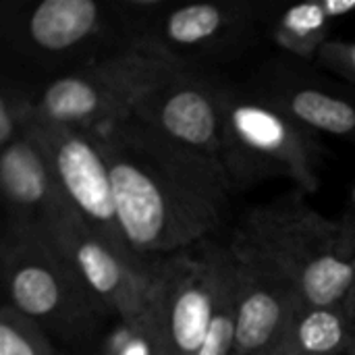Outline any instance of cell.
<instances>
[{"label": "cell", "mask_w": 355, "mask_h": 355, "mask_svg": "<svg viewBox=\"0 0 355 355\" xmlns=\"http://www.w3.org/2000/svg\"><path fill=\"white\" fill-rule=\"evenodd\" d=\"M94 135L110 171L121 233L139 262L156 266L220 227L233 183L216 160L173 144L133 114Z\"/></svg>", "instance_id": "cell-1"}, {"label": "cell", "mask_w": 355, "mask_h": 355, "mask_svg": "<svg viewBox=\"0 0 355 355\" xmlns=\"http://www.w3.org/2000/svg\"><path fill=\"white\" fill-rule=\"evenodd\" d=\"M231 252L287 281L310 306H341L355 283V227L320 216L300 193L248 212Z\"/></svg>", "instance_id": "cell-2"}, {"label": "cell", "mask_w": 355, "mask_h": 355, "mask_svg": "<svg viewBox=\"0 0 355 355\" xmlns=\"http://www.w3.org/2000/svg\"><path fill=\"white\" fill-rule=\"evenodd\" d=\"M183 71L185 64L162 42L133 40L100 62L54 79L33 104L35 114L94 131L129 116L146 94Z\"/></svg>", "instance_id": "cell-3"}, {"label": "cell", "mask_w": 355, "mask_h": 355, "mask_svg": "<svg viewBox=\"0 0 355 355\" xmlns=\"http://www.w3.org/2000/svg\"><path fill=\"white\" fill-rule=\"evenodd\" d=\"M2 266L6 304L48 337L83 343L106 318L48 235L8 229L2 243Z\"/></svg>", "instance_id": "cell-4"}, {"label": "cell", "mask_w": 355, "mask_h": 355, "mask_svg": "<svg viewBox=\"0 0 355 355\" xmlns=\"http://www.w3.org/2000/svg\"><path fill=\"white\" fill-rule=\"evenodd\" d=\"M237 281V260L210 241L156 264L146 322L158 355H196Z\"/></svg>", "instance_id": "cell-5"}, {"label": "cell", "mask_w": 355, "mask_h": 355, "mask_svg": "<svg viewBox=\"0 0 355 355\" xmlns=\"http://www.w3.org/2000/svg\"><path fill=\"white\" fill-rule=\"evenodd\" d=\"M223 168L233 185L289 177L302 189L318 187V156L297 123L275 106L227 96Z\"/></svg>", "instance_id": "cell-6"}, {"label": "cell", "mask_w": 355, "mask_h": 355, "mask_svg": "<svg viewBox=\"0 0 355 355\" xmlns=\"http://www.w3.org/2000/svg\"><path fill=\"white\" fill-rule=\"evenodd\" d=\"M23 131L40 144L58 189L85 227L123 258L144 264L131 254L121 233L110 171L94 131L44 121L35 114V106Z\"/></svg>", "instance_id": "cell-7"}, {"label": "cell", "mask_w": 355, "mask_h": 355, "mask_svg": "<svg viewBox=\"0 0 355 355\" xmlns=\"http://www.w3.org/2000/svg\"><path fill=\"white\" fill-rule=\"evenodd\" d=\"M106 318H146L156 266L135 264L94 235L77 212H69L50 235Z\"/></svg>", "instance_id": "cell-8"}, {"label": "cell", "mask_w": 355, "mask_h": 355, "mask_svg": "<svg viewBox=\"0 0 355 355\" xmlns=\"http://www.w3.org/2000/svg\"><path fill=\"white\" fill-rule=\"evenodd\" d=\"M225 108V94L183 71L146 94L131 114L173 144L223 166Z\"/></svg>", "instance_id": "cell-9"}, {"label": "cell", "mask_w": 355, "mask_h": 355, "mask_svg": "<svg viewBox=\"0 0 355 355\" xmlns=\"http://www.w3.org/2000/svg\"><path fill=\"white\" fill-rule=\"evenodd\" d=\"M0 187L10 220L8 229L50 237L60 220L75 212L58 189L40 144L25 131L2 148Z\"/></svg>", "instance_id": "cell-10"}, {"label": "cell", "mask_w": 355, "mask_h": 355, "mask_svg": "<svg viewBox=\"0 0 355 355\" xmlns=\"http://www.w3.org/2000/svg\"><path fill=\"white\" fill-rule=\"evenodd\" d=\"M300 304L287 281L237 260L235 355H275Z\"/></svg>", "instance_id": "cell-11"}, {"label": "cell", "mask_w": 355, "mask_h": 355, "mask_svg": "<svg viewBox=\"0 0 355 355\" xmlns=\"http://www.w3.org/2000/svg\"><path fill=\"white\" fill-rule=\"evenodd\" d=\"M102 19L94 0H44L27 17V35L46 52H67L96 35Z\"/></svg>", "instance_id": "cell-12"}, {"label": "cell", "mask_w": 355, "mask_h": 355, "mask_svg": "<svg viewBox=\"0 0 355 355\" xmlns=\"http://www.w3.org/2000/svg\"><path fill=\"white\" fill-rule=\"evenodd\" d=\"M354 322L345 306L300 304L275 355H347Z\"/></svg>", "instance_id": "cell-13"}, {"label": "cell", "mask_w": 355, "mask_h": 355, "mask_svg": "<svg viewBox=\"0 0 355 355\" xmlns=\"http://www.w3.org/2000/svg\"><path fill=\"white\" fill-rule=\"evenodd\" d=\"M287 114L314 131L349 137L355 135V106L320 89H295L287 100Z\"/></svg>", "instance_id": "cell-14"}, {"label": "cell", "mask_w": 355, "mask_h": 355, "mask_svg": "<svg viewBox=\"0 0 355 355\" xmlns=\"http://www.w3.org/2000/svg\"><path fill=\"white\" fill-rule=\"evenodd\" d=\"M231 21V12L220 4H189L164 19L162 33L175 46L196 48L216 40Z\"/></svg>", "instance_id": "cell-15"}, {"label": "cell", "mask_w": 355, "mask_h": 355, "mask_svg": "<svg viewBox=\"0 0 355 355\" xmlns=\"http://www.w3.org/2000/svg\"><path fill=\"white\" fill-rule=\"evenodd\" d=\"M331 17L324 10L322 2H308L289 8L279 23V40L302 54H308L310 50H318L322 44V37L327 33Z\"/></svg>", "instance_id": "cell-16"}, {"label": "cell", "mask_w": 355, "mask_h": 355, "mask_svg": "<svg viewBox=\"0 0 355 355\" xmlns=\"http://www.w3.org/2000/svg\"><path fill=\"white\" fill-rule=\"evenodd\" d=\"M0 355H56L50 337L29 318L4 304L0 314Z\"/></svg>", "instance_id": "cell-17"}, {"label": "cell", "mask_w": 355, "mask_h": 355, "mask_svg": "<svg viewBox=\"0 0 355 355\" xmlns=\"http://www.w3.org/2000/svg\"><path fill=\"white\" fill-rule=\"evenodd\" d=\"M83 355H158V347L152 339L146 318L119 320L92 349Z\"/></svg>", "instance_id": "cell-18"}, {"label": "cell", "mask_w": 355, "mask_h": 355, "mask_svg": "<svg viewBox=\"0 0 355 355\" xmlns=\"http://www.w3.org/2000/svg\"><path fill=\"white\" fill-rule=\"evenodd\" d=\"M235 314H237V281L225 297L212 329L196 355H235Z\"/></svg>", "instance_id": "cell-19"}, {"label": "cell", "mask_w": 355, "mask_h": 355, "mask_svg": "<svg viewBox=\"0 0 355 355\" xmlns=\"http://www.w3.org/2000/svg\"><path fill=\"white\" fill-rule=\"evenodd\" d=\"M318 60L327 64L331 71H337L343 77L355 81V44H322L318 48Z\"/></svg>", "instance_id": "cell-20"}, {"label": "cell", "mask_w": 355, "mask_h": 355, "mask_svg": "<svg viewBox=\"0 0 355 355\" xmlns=\"http://www.w3.org/2000/svg\"><path fill=\"white\" fill-rule=\"evenodd\" d=\"M322 4H324V10H327V15H329L331 19L343 17V15L355 10V0H327V2H322Z\"/></svg>", "instance_id": "cell-21"}, {"label": "cell", "mask_w": 355, "mask_h": 355, "mask_svg": "<svg viewBox=\"0 0 355 355\" xmlns=\"http://www.w3.org/2000/svg\"><path fill=\"white\" fill-rule=\"evenodd\" d=\"M343 306H345V312H347V316L352 318V322H354L355 327V283L354 287H352V291H349V295H347V300L343 302Z\"/></svg>", "instance_id": "cell-22"}, {"label": "cell", "mask_w": 355, "mask_h": 355, "mask_svg": "<svg viewBox=\"0 0 355 355\" xmlns=\"http://www.w3.org/2000/svg\"><path fill=\"white\" fill-rule=\"evenodd\" d=\"M347 355H355V331H354V339H352V345H349V354Z\"/></svg>", "instance_id": "cell-23"}]
</instances>
